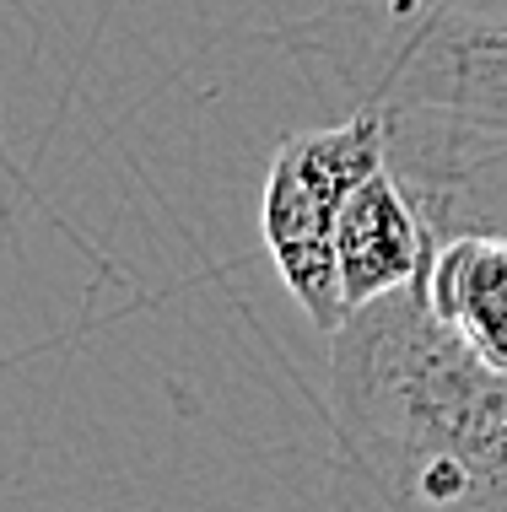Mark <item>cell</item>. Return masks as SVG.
<instances>
[{
  "instance_id": "5",
  "label": "cell",
  "mask_w": 507,
  "mask_h": 512,
  "mask_svg": "<svg viewBox=\"0 0 507 512\" xmlns=\"http://www.w3.org/2000/svg\"><path fill=\"white\" fill-rule=\"evenodd\" d=\"M437 238H443L437 221L421 211V200L410 195V184L394 162H383L373 178H362L351 189L346 211H340V232H335L346 308L378 302L410 286L416 275H427Z\"/></svg>"
},
{
  "instance_id": "4",
  "label": "cell",
  "mask_w": 507,
  "mask_h": 512,
  "mask_svg": "<svg viewBox=\"0 0 507 512\" xmlns=\"http://www.w3.org/2000/svg\"><path fill=\"white\" fill-rule=\"evenodd\" d=\"M378 108L432 114L507 141V22H454L421 38L383 81Z\"/></svg>"
},
{
  "instance_id": "1",
  "label": "cell",
  "mask_w": 507,
  "mask_h": 512,
  "mask_svg": "<svg viewBox=\"0 0 507 512\" xmlns=\"http://www.w3.org/2000/svg\"><path fill=\"white\" fill-rule=\"evenodd\" d=\"M330 426L373 512H507V372L464 351L421 275L335 329Z\"/></svg>"
},
{
  "instance_id": "2",
  "label": "cell",
  "mask_w": 507,
  "mask_h": 512,
  "mask_svg": "<svg viewBox=\"0 0 507 512\" xmlns=\"http://www.w3.org/2000/svg\"><path fill=\"white\" fill-rule=\"evenodd\" d=\"M389 151H394L389 108L356 103L346 119L324 124V130L286 135L270 157L259 232H265V248L276 259L281 286L324 335H335L351 318L335 254L340 211H346L351 189L389 162Z\"/></svg>"
},
{
  "instance_id": "3",
  "label": "cell",
  "mask_w": 507,
  "mask_h": 512,
  "mask_svg": "<svg viewBox=\"0 0 507 512\" xmlns=\"http://www.w3.org/2000/svg\"><path fill=\"white\" fill-rule=\"evenodd\" d=\"M454 22H507V0H324L313 17L286 27V44L335 60L356 103H378L394 65Z\"/></svg>"
},
{
  "instance_id": "6",
  "label": "cell",
  "mask_w": 507,
  "mask_h": 512,
  "mask_svg": "<svg viewBox=\"0 0 507 512\" xmlns=\"http://www.w3.org/2000/svg\"><path fill=\"white\" fill-rule=\"evenodd\" d=\"M421 281L432 313L454 329L464 351L491 372H507V227L497 221L443 227L432 270Z\"/></svg>"
}]
</instances>
